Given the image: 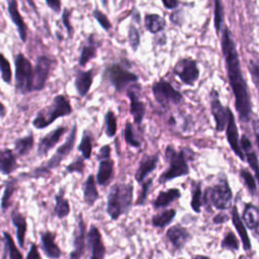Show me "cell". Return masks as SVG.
Segmentation results:
<instances>
[{
  "instance_id": "obj_43",
  "label": "cell",
  "mask_w": 259,
  "mask_h": 259,
  "mask_svg": "<svg viewBox=\"0 0 259 259\" xmlns=\"http://www.w3.org/2000/svg\"><path fill=\"white\" fill-rule=\"evenodd\" d=\"M223 25H224V6L222 1L215 0L214 9H213V26H214L217 35L221 33Z\"/></svg>"
},
{
  "instance_id": "obj_2",
  "label": "cell",
  "mask_w": 259,
  "mask_h": 259,
  "mask_svg": "<svg viewBox=\"0 0 259 259\" xmlns=\"http://www.w3.org/2000/svg\"><path fill=\"white\" fill-rule=\"evenodd\" d=\"M134 204V185L130 183L113 184L106 198V213L112 221L127 214Z\"/></svg>"
},
{
  "instance_id": "obj_13",
  "label": "cell",
  "mask_w": 259,
  "mask_h": 259,
  "mask_svg": "<svg viewBox=\"0 0 259 259\" xmlns=\"http://www.w3.org/2000/svg\"><path fill=\"white\" fill-rule=\"evenodd\" d=\"M86 223L83 218V213L79 212L77 215L76 227L73 232V249L69 253V259H81L84 255L86 245Z\"/></svg>"
},
{
  "instance_id": "obj_14",
  "label": "cell",
  "mask_w": 259,
  "mask_h": 259,
  "mask_svg": "<svg viewBox=\"0 0 259 259\" xmlns=\"http://www.w3.org/2000/svg\"><path fill=\"white\" fill-rule=\"evenodd\" d=\"M210 111L214 119L215 132L222 133L225 131L228 122V111L229 106H224L220 94L215 89H212L210 92Z\"/></svg>"
},
{
  "instance_id": "obj_45",
  "label": "cell",
  "mask_w": 259,
  "mask_h": 259,
  "mask_svg": "<svg viewBox=\"0 0 259 259\" xmlns=\"http://www.w3.org/2000/svg\"><path fill=\"white\" fill-rule=\"evenodd\" d=\"M85 171V160L81 156H77L70 164L65 167V175L71 173H78L81 176Z\"/></svg>"
},
{
  "instance_id": "obj_55",
  "label": "cell",
  "mask_w": 259,
  "mask_h": 259,
  "mask_svg": "<svg viewBox=\"0 0 259 259\" xmlns=\"http://www.w3.org/2000/svg\"><path fill=\"white\" fill-rule=\"evenodd\" d=\"M230 220V217L227 212L225 211H220L212 218V223L213 225H224Z\"/></svg>"
},
{
  "instance_id": "obj_8",
  "label": "cell",
  "mask_w": 259,
  "mask_h": 259,
  "mask_svg": "<svg viewBox=\"0 0 259 259\" xmlns=\"http://www.w3.org/2000/svg\"><path fill=\"white\" fill-rule=\"evenodd\" d=\"M104 77L115 92H122L131 83L139 81V76L120 63H113L107 66L104 70Z\"/></svg>"
},
{
  "instance_id": "obj_41",
  "label": "cell",
  "mask_w": 259,
  "mask_h": 259,
  "mask_svg": "<svg viewBox=\"0 0 259 259\" xmlns=\"http://www.w3.org/2000/svg\"><path fill=\"white\" fill-rule=\"evenodd\" d=\"M123 137H124L125 143L128 146H131L133 148H136V149L141 147L142 142L139 139V136H138V134L136 133V131L134 128V124L132 122H130V120H127L125 122L124 130H123Z\"/></svg>"
},
{
  "instance_id": "obj_3",
  "label": "cell",
  "mask_w": 259,
  "mask_h": 259,
  "mask_svg": "<svg viewBox=\"0 0 259 259\" xmlns=\"http://www.w3.org/2000/svg\"><path fill=\"white\" fill-rule=\"evenodd\" d=\"M77 123H74L73 126L70 130L69 136L67 137L66 141L57 149V151L54 153V155L42 165L35 167L28 173H21L17 176L18 179L20 178H33L38 179L42 177H48L51 175L52 170L58 168L61 163L70 155V153L73 151L76 139H77Z\"/></svg>"
},
{
  "instance_id": "obj_60",
  "label": "cell",
  "mask_w": 259,
  "mask_h": 259,
  "mask_svg": "<svg viewBox=\"0 0 259 259\" xmlns=\"http://www.w3.org/2000/svg\"><path fill=\"white\" fill-rule=\"evenodd\" d=\"M191 259H212L206 255H203V254H196V255H193L191 257Z\"/></svg>"
},
{
  "instance_id": "obj_1",
  "label": "cell",
  "mask_w": 259,
  "mask_h": 259,
  "mask_svg": "<svg viewBox=\"0 0 259 259\" xmlns=\"http://www.w3.org/2000/svg\"><path fill=\"white\" fill-rule=\"evenodd\" d=\"M221 32L222 54L225 60L229 84L231 86L235 99V107L238 112L240 121L247 123L251 120V116L253 113L249 86L244 77L241 68L239 53L237 50V45L230 28L224 24Z\"/></svg>"
},
{
  "instance_id": "obj_38",
  "label": "cell",
  "mask_w": 259,
  "mask_h": 259,
  "mask_svg": "<svg viewBox=\"0 0 259 259\" xmlns=\"http://www.w3.org/2000/svg\"><path fill=\"white\" fill-rule=\"evenodd\" d=\"M3 242L5 247V253L8 254L9 259H23L21 251L16 246L14 240L8 232H3Z\"/></svg>"
},
{
  "instance_id": "obj_22",
  "label": "cell",
  "mask_w": 259,
  "mask_h": 259,
  "mask_svg": "<svg viewBox=\"0 0 259 259\" xmlns=\"http://www.w3.org/2000/svg\"><path fill=\"white\" fill-rule=\"evenodd\" d=\"M230 220L233 223V226L235 227L237 234L240 238V243L243 245V249L245 252H250L252 250V243L250 240V237L248 235L247 229L241 219V215L238 210V206L236 204L232 205L231 207V218Z\"/></svg>"
},
{
  "instance_id": "obj_42",
  "label": "cell",
  "mask_w": 259,
  "mask_h": 259,
  "mask_svg": "<svg viewBox=\"0 0 259 259\" xmlns=\"http://www.w3.org/2000/svg\"><path fill=\"white\" fill-rule=\"evenodd\" d=\"M117 131V118L111 109H108L104 115V133L108 138H113Z\"/></svg>"
},
{
  "instance_id": "obj_31",
  "label": "cell",
  "mask_w": 259,
  "mask_h": 259,
  "mask_svg": "<svg viewBox=\"0 0 259 259\" xmlns=\"http://www.w3.org/2000/svg\"><path fill=\"white\" fill-rule=\"evenodd\" d=\"M99 198V192L96 186L95 177L93 174H89L86 178L83 187V200L89 207L93 206Z\"/></svg>"
},
{
  "instance_id": "obj_15",
  "label": "cell",
  "mask_w": 259,
  "mask_h": 259,
  "mask_svg": "<svg viewBox=\"0 0 259 259\" xmlns=\"http://www.w3.org/2000/svg\"><path fill=\"white\" fill-rule=\"evenodd\" d=\"M226 137H227V141L232 149V151L234 152V154L241 160V161H245V157L244 154L240 148L239 145V130H238V125L236 122V118L234 115V112L232 111V109L229 107V111H228V122L226 125Z\"/></svg>"
},
{
  "instance_id": "obj_33",
  "label": "cell",
  "mask_w": 259,
  "mask_h": 259,
  "mask_svg": "<svg viewBox=\"0 0 259 259\" xmlns=\"http://www.w3.org/2000/svg\"><path fill=\"white\" fill-rule=\"evenodd\" d=\"M146 29L152 33L157 34L162 32L166 27V20L158 13H147L144 18Z\"/></svg>"
},
{
  "instance_id": "obj_56",
  "label": "cell",
  "mask_w": 259,
  "mask_h": 259,
  "mask_svg": "<svg viewBox=\"0 0 259 259\" xmlns=\"http://www.w3.org/2000/svg\"><path fill=\"white\" fill-rule=\"evenodd\" d=\"M46 4L55 13H60L62 10V2L60 0H47Z\"/></svg>"
},
{
  "instance_id": "obj_18",
  "label": "cell",
  "mask_w": 259,
  "mask_h": 259,
  "mask_svg": "<svg viewBox=\"0 0 259 259\" xmlns=\"http://www.w3.org/2000/svg\"><path fill=\"white\" fill-rule=\"evenodd\" d=\"M159 161H160L159 154H153V155L144 154L139 162V166L135 173L136 181L142 184L146 180V178L154 170H156L159 164Z\"/></svg>"
},
{
  "instance_id": "obj_59",
  "label": "cell",
  "mask_w": 259,
  "mask_h": 259,
  "mask_svg": "<svg viewBox=\"0 0 259 259\" xmlns=\"http://www.w3.org/2000/svg\"><path fill=\"white\" fill-rule=\"evenodd\" d=\"M7 113V109H6V106L0 101V118L4 117Z\"/></svg>"
},
{
  "instance_id": "obj_44",
  "label": "cell",
  "mask_w": 259,
  "mask_h": 259,
  "mask_svg": "<svg viewBox=\"0 0 259 259\" xmlns=\"http://www.w3.org/2000/svg\"><path fill=\"white\" fill-rule=\"evenodd\" d=\"M0 74L4 83L10 85L12 83V70L8 59L4 54L0 53Z\"/></svg>"
},
{
  "instance_id": "obj_5",
  "label": "cell",
  "mask_w": 259,
  "mask_h": 259,
  "mask_svg": "<svg viewBox=\"0 0 259 259\" xmlns=\"http://www.w3.org/2000/svg\"><path fill=\"white\" fill-rule=\"evenodd\" d=\"M73 108L70 100L65 94L56 95L52 102L39 109L32 119V125L36 130H44L51 125L56 119L68 116L72 113Z\"/></svg>"
},
{
  "instance_id": "obj_19",
  "label": "cell",
  "mask_w": 259,
  "mask_h": 259,
  "mask_svg": "<svg viewBox=\"0 0 259 259\" xmlns=\"http://www.w3.org/2000/svg\"><path fill=\"white\" fill-rule=\"evenodd\" d=\"M136 86H132L131 88H127L126 95L130 98V112L134 118V122L137 125H141L144 117L146 115V103L141 100L138 92L135 89Z\"/></svg>"
},
{
  "instance_id": "obj_54",
  "label": "cell",
  "mask_w": 259,
  "mask_h": 259,
  "mask_svg": "<svg viewBox=\"0 0 259 259\" xmlns=\"http://www.w3.org/2000/svg\"><path fill=\"white\" fill-rule=\"evenodd\" d=\"M25 259H41L40 253L38 251V247L35 243L30 244V247H29V250L27 252Z\"/></svg>"
},
{
  "instance_id": "obj_36",
  "label": "cell",
  "mask_w": 259,
  "mask_h": 259,
  "mask_svg": "<svg viewBox=\"0 0 259 259\" xmlns=\"http://www.w3.org/2000/svg\"><path fill=\"white\" fill-rule=\"evenodd\" d=\"M191 199L190 206L195 213L201 212V207L203 205L202 201V189L200 181H191Z\"/></svg>"
},
{
  "instance_id": "obj_24",
  "label": "cell",
  "mask_w": 259,
  "mask_h": 259,
  "mask_svg": "<svg viewBox=\"0 0 259 259\" xmlns=\"http://www.w3.org/2000/svg\"><path fill=\"white\" fill-rule=\"evenodd\" d=\"M95 76V70L89 69L86 71H77L74 78V86L80 97H84L90 91Z\"/></svg>"
},
{
  "instance_id": "obj_34",
  "label": "cell",
  "mask_w": 259,
  "mask_h": 259,
  "mask_svg": "<svg viewBox=\"0 0 259 259\" xmlns=\"http://www.w3.org/2000/svg\"><path fill=\"white\" fill-rule=\"evenodd\" d=\"M176 213H177V211L175 208L163 209L152 217V219H151L152 226L154 228L163 230L173 222V220L176 217Z\"/></svg>"
},
{
  "instance_id": "obj_17",
  "label": "cell",
  "mask_w": 259,
  "mask_h": 259,
  "mask_svg": "<svg viewBox=\"0 0 259 259\" xmlns=\"http://www.w3.org/2000/svg\"><path fill=\"white\" fill-rule=\"evenodd\" d=\"M166 238L176 251L184 249L186 244L192 240L191 233L180 224L171 226L166 232Z\"/></svg>"
},
{
  "instance_id": "obj_6",
  "label": "cell",
  "mask_w": 259,
  "mask_h": 259,
  "mask_svg": "<svg viewBox=\"0 0 259 259\" xmlns=\"http://www.w3.org/2000/svg\"><path fill=\"white\" fill-rule=\"evenodd\" d=\"M165 159L168 162V168L161 173L158 178L159 184H165L175 178L186 176L190 173L187 162V149L177 151L172 145H168L165 149Z\"/></svg>"
},
{
  "instance_id": "obj_49",
  "label": "cell",
  "mask_w": 259,
  "mask_h": 259,
  "mask_svg": "<svg viewBox=\"0 0 259 259\" xmlns=\"http://www.w3.org/2000/svg\"><path fill=\"white\" fill-rule=\"evenodd\" d=\"M245 160L247 161L249 167L251 168V170L254 172V177L257 179V172H258V156L255 150L245 153L244 154Z\"/></svg>"
},
{
  "instance_id": "obj_23",
  "label": "cell",
  "mask_w": 259,
  "mask_h": 259,
  "mask_svg": "<svg viewBox=\"0 0 259 259\" xmlns=\"http://www.w3.org/2000/svg\"><path fill=\"white\" fill-rule=\"evenodd\" d=\"M98 47L99 44L98 40L95 38V34H89L86 41L81 46V51L78 58V65L80 67H85L88 62L95 59L97 57Z\"/></svg>"
},
{
  "instance_id": "obj_53",
  "label": "cell",
  "mask_w": 259,
  "mask_h": 259,
  "mask_svg": "<svg viewBox=\"0 0 259 259\" xmlns=\"http://www.w3.org/2000/svg\"><path fill=\"white\" fill-rule=\"evenodd\" d=\"M111 153V148L108 144L106 145H103L99 151H98V154L96 156V160H102V159H107V158H110V154Z\"/></svg>"
},
{
  "instance_id": "obj_47",
  "label": "cell",
  "mask_w": 259,
  "mask_h": 259,
  "mask_svg": "<svg viewBox=\"0 0 259 259\" xmlns=\"http://www.w3.org/2000/svg\"><path fill=\"white\" fill-rule=\"evenodd\" d=\"M92 16L105 31H109L111 29L112 24L104 12H102L98 8H94L92 11Z\"/></svg>"
},
{
  "instance_id": "obj_30",
  "label": "cell",
  "mask_w": 259,
  "mask_h": 259,
  "mask_svg": "<svg viewBox=\"0 0 259 259\" xmlns=\"http://www.w3.org/2000/svg\"><path fill=\"white\" fill-rule=\"evenodd\" d=\"M66 189L61 187L59 191L55 194V206H54V213L59 220H63L67 218L71 212V206L68 198L65 196Z\"/></svg>"
},
{
  "instance_id": "obj_21",
  "label": "cell",
  "mask_w": 259,
  "mask_h": 259,
  "mask_svg": "<svg viewBox=\"0 0 259 259\" xmlns=\"http://www.w3.org/2000/svg\"><path fill=\"white\" fill-rule=\"evenodd\" d=\"M57 234L52 231H44L39 234L40 248L49 259H60L62 257V250L56 243Z\"/></svg>"
},
{
  "instance_id": "obj_50",
  "label": "cell",
  "mask_w": 259,
  "mask_h": 259,
  "mask_svg": "<svg viewBox=\"0 0 259 259\" xmlns=\"http://www.w3.org/2000/svg\"><path fill=\"white\" fill-rule=\"evenodd\" d=\"M71 13H72V10L69 9V8H65L63 10V13H62V22H63V25H64L69 37H71L72 34L74 33V28H73V26L71 24V21H70Z\"/></svg>"
},
{
  "instance_id": "obj_57",
  "label": "cell",
  "mask_w": 259,
  "mask_h": 259,
  "mask_svg": "<svg viewBox=\"0 0 259 259\" xmlns=\"http://www.w3.org/2000/svg\"><path fill=\"white\" fill-rule=\"evenodd\" d=\"M162 4L164 5L165 8L167 9H175L178 7L179 2L176 0H163Z\"/></svg>"
},
{
  "instance_id": "obj_10",
  "label": "cell",
  "mask_w": 259,
  "mask_h": 259,
  "mask_svg": "<svg viewBox=\"0 0 259 259\" xmlns=\"http://www.w3.org/2000/svg\"><path fill=\"white\" fill-rule=\"evenodd\" d=\"M173 73L183 84L187 86H194L200 76L196 60L190 57L180 58L173 68Z\"/></svg>"
},
{
  "instance_id": "obj_29",
  "label": "cell",
  "mask_w": 259,
  "mask_h": 259,
  "mask_svg": "<svg viewBox=\"0 0 259 259\" xmlns=\"http://www.w3.org/2000/svg\"><path fill=\"white\" fill-rule=\"evenodd\" d=\"M181 197V191L178 188H169L162 190L158 193L156 198L152 201V206L154 209L165 208L170 205L175 200Z\"/></svg>"
},
{
  "instance_id": "obj_11",
  "label": "cell",
  "mask_w": 259,
  "mask_h": 259,
  "mask_svg": "<svg viewBox=\"0 0 259 259\" xmlns=\"http://www.w3.org/2000/svg\"><path fill=\"white\" fill-rule=\"evenodd\" d=\"M55 65L56 61L48 56L41 55L36 58L33 67V91H41L46 87L51 71Z\"/></svg>"
},
{
  "instance_id": "obj_39",
  "label": "cell",
  "mask_w": 259,
  "mask_h": 259,
  "mask_svg": "<svg viewBox=\"0 0 259 259\" xmlns=\"http://www.w3.org/2000/svg\"><path fill=\"white\" fill-rule=\"evenodd\" d=\"M241 247L240 240L235 235V233L232 230H228L226 234L224 235L222 241H221V248L223 250H229V251H239Z\"/></svg>"
},
{
  "instance_id": "obj_16",
  "label": "cell",
  "mask_w": 259,
  "mask_h": 259,
  "mask_svg": "<svg viewBox=\"0 0 259 259\" xmlns=\"http://www.w3.org/2000/svg\"><path fill=\"white\" fill-rule=\"evenodd\" d=\"M67 132V126L60 125L53 131L46 134L37 144V156L46 157L48 153L56 147V145L61 141L64 134Z\"/></svg>"
},
{
  "instance_id": "obj_12",
  "label": "cell",
  "mask_w": 259,
  "mask_h": 259,
  "mask_svg": "<svg viewBox=\"0 0 259 259\" xmlns=\"http://www.w3.org/2000/svg\"><path fill=\"white\" fill-rule=\"evenodd\" d=\"M86 249L88 251L89 259H104L106 248L102 239V235L98 227L91 224L86 232L85 240Z\"/></svg>"
},
{
  "instance_id": "obj_27",
  "label": "cell",
  "mask_w": 259,
  "mask_h": 259,
  "mask_svg": "<svg viewBox=\"0 0 259 259\" xmlns=\"http://www.w3.org/2000/svg\"><path fill=\"white\" fill-rule=\"evenodd\" d=\"M12 225L15 227L16 230V240L17 244L20 248H24V243H25V235L27 231V221L26 217L18 210V208H14L11 211L10 214Z\"/></svg>"
},
{
  "instance_id": "obj_40",
  "label": "cell",
  "mask_w": 259,
  "mask_h": 259,
  "mask_svg": "<svg viewBox=\"0 0 259 259\" xmlns=\"http://www.w3.org/2000/svg\"><path fill=\"white\" fill-rule=\"evenodd\" d=\"M239 175H240V178L242 179V181L244 182L245 186L247 187L249 193L252 196H256V194H257V179L254 177V175L247 168L240 169Z\"/></svg>"
},
{
  "instance_id": "obj_32",
  "label": "cell",
  "mask_w": 259,
  "mask_h": 259,
  "mask_svg": "<svg viewBox=\"0 0 259 259\" xmlns=\"http://www.w3.org/2000/svg\"><path fill=\"white\" fill-rule=\"evenodd\" d=\"M18 182L19 179L17 177H11L4 182V191L0 202L1 210L3 212L7 211V209L11 206V198L17 189Z\"/></svg>"
},
{
  "instance_id": "obj_25",
  "label": "cell",
  "mask_w": 259,
  "mask_h": 259,
  "mask_svg": "<svg viewBox=\"0 0 259 259\" xmlns=\"http://www.w3.org/2000/svg\"><path fill=\"white\" fill-rule=\"evenodd\" d=\"M241 219H242L246 229L251 230L254 233V236L257 238L258 226H259V210H258V207L252 202L245 203Z\"/></svg>"
},
{
  "instance_id": "obj_4",
  "label": "cell",
  "mask_w": 259,
  "mask_h": 259,
  "mask_svg": "<svg viewBox=\"0 0 259 259\" xmlns=\"http://www.w3.org/2000/svg\"><path fill=\"white\" fill-rule=\"evenodd\" d=\"M233 191L230 186L228 177L223 175L219 177L214 184L208 186L202 192L203 205L207 211L211 210V206L219 210H227L232 207Z\"/></svg>"
},
{
  "instance_id": "obj_52",
  "label": "cell",
  "mask_w": 259,
  "mask_h": 259,
  "mask_svg": "<svg viewBox=\"0 0 259 259\" xmlns=\"http://www.w3.org/2000/svg\"><path fill=\"white\" fill-rule=\"evenodd\" d=\"M170 20L172 23H174L175 25H182V23L184 22V14H183V10H176L173 13H171L170 15Z\"/></svg>"
},
{
  "instance_id": "obj_35",
  "label": "cell",
  "mask_w": 259,
  "mask_h": 259,
  "mask_svg": "<svg viewBox=\"0 0 259 259\" xmlns=\"http://www.w3.org/2000/svg\"><path fill=\"white\" fill-rule=\"evenodd\" d=\"M34 146V137L32 134L17 138L14 141V153L17 157H24L28 155Z\"/></svg>"
},
{
  "instance_id": "obj_20",
  "label": "cell",
  "mask_w": 259,
  "mask_h": 259,
  "mask_svg": "<svg viewBox=\"0 0 259 259\" xmlns=\"http://www.w3.org/2000/svg\"><path fill=\"white\" fill-rule=\"evenodd\" d=\"M7 11L11 21L14 23L19 38L22 42H26L27 35H28V27L18 10V2L16 0H9L7 1Z\"/></svg>"
},
{
  "instance_id": "obj_9",
  "label": "cell",
  "mask_w": 259,
  "mask_h": 259,
  "mask_svg": "<svg viewBox=\"0 0 259 259\" xmlns=\"http://www.w3.org/2000/svg\"><path fill=\"white\" fill-rule=\"evenodd\" d=\"M152 92L155 100L164 108H168L170 105H179L183 101L182 93L165 79L155 82L152 85Z\"/></svg>"
},
{
  "instance_id": "obj_46",
  "label": "cell",
  "mask_w": 259,
  "mask_h": 259,
  "mask_svg": "<svg viewBox=\"0 0 259 259\" xmlns=\"http://www.w3.org/2000/svg\"><path fill=\"white\" fill-rule=\"evenodd\" d=\"M127 38H128V44L130 47L132 48L133 52H137L140 45H141V35L140 31L137 28L135 24H131L128 27V32H127Z\"/></svg>"
},
{
  "instance_id": "obj_37",
  "label": "cell",
  "mask_w": 259,
  "mask_h": 259,
  "mask_svg": "<svg viewBox=\"0 0 259 259\" xmlns=\"http://www.w3.org/2000/svg\"><path fill=\"white\" fill-rule=\"evenodd\" d=\"M92 134L88 130H84L82 139L78 145V151L81 152L84 160H89L92 155Z\"/></svg>"
},
{
  "instance_id": "obj_26",
  "label": "cell",
  "mask_w": 259,
  "mask_h": 259,
  "mask_svg": "<svg viewBox=\"0 0 259 259\" xmlns=\"http://www.w3.org/2000/svg\"><path fill=\"white\" fill-rule=\"evenodd\" d=\"M113 174H114V161L111 158L102 159L98 161L97 173L94 176L95 182L98 185L100 186L107 185L112 179Z\"/></svg>"
},
{
  "instance_id": "obj_28",
  "label": "cell",
  "mask_w": 259,
  "mask_h": 259,
  "mask_svg": "<svg viewBox=\"0 0 259 259\" xmlns=\"http://www.w3.org/2000/svg\"><path fill=\"white\" fill-rule=\"evenodd\" d=\"M18 168L17 156L9 148L0 149V173L9 176Z\"/></svg>"
},
{
  "instance_id": "obj_48",
  "label": "cell",
  "mask_w": 259,
  "mask_h": 259,
  "mask_svg": "<svg viewBox=\"0 0 259 259\" xmlns=\"http://www.w3.org/2000/svg\"><path fill=\"white\" fill-rule=\"evenodd\" d=\"M152 184H153V179L152 178L147 179V180H145L142 183L140 194H139V196L137 198V201L135 202L136 205L142 206V205H144L146 203V200H147V197H148V194H149V190H150Z\"/></svg>"
},
{
  "instance_id": "obj_51",
  "label": "cell",
  "mask_w": 259,
  "mask_h": 259,
  "mask_svg": "<svg viewBox=\"0 0 259 259\" xmlns=\"http://www.w3.org/2000/svg\"><path fill=\"white\" fill-rule=\"evenodd\" d=\"M248 70L251 74L253 83L255 85V87H258V81H259V64L257 61L251 59L249 61V65H248Z\"/></svg>"
},
{
  "instance_id": "obj_7",
  "label": "cell",
  "mask_w": 259,
  "mask_h": 259,
  "mask_svg": "<svg viewBox=\"0 0 259 259\" xmlns=\"http://www.w3.org/2000/svg\"><path fill=\"white\" fill-rule=\"evenodd\" d=\"M14 80L16 92L20 94H28L32 92L33 87V67L28 58L22 53L16 54L14 57Z\"/></svg>"
},
{
  "instance_id": "obj_58",
  "label": "cell",
  "mask_w": 259,
  "mask_h": 259,
  "mask_svg": "<svg viewBox=\"0 0 259 259\" xmlns=\"http://www.w3.org/2000/svg\"><path fill=\"white\" fill-rule=\"evenodd\" d=\"M253 130H254V134H255V142H256V145L258 146L259 145V136H258V120L257 119H254L253 121Z\"/></svg>"
}]
</instances>
